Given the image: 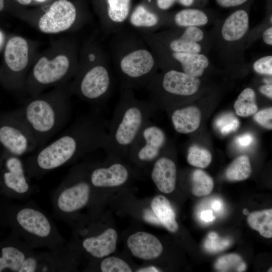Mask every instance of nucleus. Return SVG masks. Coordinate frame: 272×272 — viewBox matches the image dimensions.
Here are the masks:
<instances>
[{
	"instance_id": "nucleus-1",
	"label": "nucleus",
	"mask_w": 272,
	"mask_h": 272,
	"mask_svg": "<svg viewBox=\"0 0 272 272\" xmlns=\"http://www.w3.org/2000/svg\"><path fill=\"white\" fill-rule=\"evenodd\" d=\"M108 122L96 113L79 118L57 138L24 160L29 178H39L89 152L107 149Z\"/></svg>"
},
{
	"instance_id": "nucleus-2",
	"label": "nucleus",
	"mask_w": 272,
	"mask_h": 272,
	"mask_svg": "<svg viewBox=\"0 0 272 272\" xmlns=\"http://www.w3.org/2000/svg\"><path fill=\"white\" fill-rule=\"evenodd\" d=\"M69 88L59 87L45 95L32 96L21 108L38 148L65 127L72 113Z\"/></svg>"
},
{
	"instance_id": "nucleus-3",
	"label": "nucleus",
	"mask_w": 272,
	"mask_h": 272,
	"mask_svg": "<svg viewBox=\"0 0 272 272\" xmlns=\"http://www.w3.org/2000/svg\"><path fill=\"white\" fill-rule=\"evenodd\" d=\"M154 104L137 99L130 89H122L108 125V153L127 156L130 147L154 112Z\"/></svg>"
},
{
	"instance_id": "nucleus-4",
	"label": "nucleus",
	"mask_w": 272,
	"mask_h": 272,
	"mask_svg": "<svg viewBox=\"0 0 272 272\" xmlns=\"http://www.w3.org/2000/svg\"><path fill=\"white\" fill-rule=\"evenodd\" d=\"M124 43L119 45L114 58L121 89L146 87L155 75V55L143 43L131 40Z\"/></svg>"
},
{
	"instance_id": "nucleus-5",
	"label": "nucleus",
	"mask_w": 272,
	"mask_h": 272,
	"mask_svg": "<svg viewBox=\"0 0 272 272\" xmlns=\"http://www.w3.org/2000/svg\"><path fill=\"white\" fill-rule=\"evenodd\" d=\"M22 240L32 247L54 250L64 246V239L51 218L42 210L31 204L17 208L13 216Z\"/></svg>"
},
{
	"instance_id": "nucleus-6",
	"label": "nucleus",
	"mask_w": 272,
	"mask_h": 272,
	"mask_svg": "<svg viewBox=\"0 0 272 272\" xmlns=\"http://www.w3.org/2000/svg\"><path fill=\"white\" fill-rule=\"evenodd\" d=\"M92 187L87 168L79 165L72 169L53 194L56 215L63 220L85 208L90 201Z\"/></svg>"
},
{
	"instance_id": "nucleus-7",
	"label": "nucleus",
	"mask_w": 272,
	"mask_h": 272,
	"mask_svg": "<svg viewBox=\"0 0 272 272\" xmlns=\"http://www.w3.org/2000/svg\"><path fill=\"white\" fill-rule=\"evenodd\" d=\"M75 75L71 92L98 108L104 105L113 87L112 75L108 63H95Z\"/></svg>"
},
{
	"instance_id": "nucleus-8",
	"label": "nucleus",
	"mask_w": 272,
	"mask_h": 272,
	"mask_svg": "<svg viewBox=\"0 0 272 272\" xmlns=\"http://www.w3.org/2000/svg\"><path fill=\"white\" fill-rule=\"evenodd\" d=\"M0 144L9 153L20 157L38 149L37 142L21 108L0 121Z\"/></svg>"
},
{
	"instance_id": "nucleus-9",
	"label": "nucleus",
	"mask_w": 272,
	"mask_h": 272,
	"mask_svg": "<svg viewBox=\"0 0 272 272\" xmlns=\"http://www.w3.org/2000/svg\"><path fill=\"white\" fill-rule=\"evenodd\" d=\"M74 73L76 74L65 55H57L51 60L42 57L35 64L31 74L26 80L25 87L31 96H35L42 89L59 83Z\"/></svg>"
},
{
	"instance_id": "nucleus-10",
	"label": "nucleus",
	"mask_w": 272,
	"mask_h": 272,
	"mask_svg": "<svg viewBox=\"0 0 272 272\" xmlns=\"http://www.w3.org/2000/svg\"><path fill=\"white\" fill-rule=\"evenodd\" d=\"M200 85L198 78L183 72L170 70L161 76L155 75L146 88L151 97L162 93L181 97L194 94L198 91Z\"/></svg>"
},
{
	"instance_id": "nucleus-11",
	"label": "nucleus",
	"mask_w": 272,
	"mask_h": 272,
	"mask_svg": "<svg viewBox=\"0 0 272 272\" xmlns=\"http://www.w3.org/2000/svg\"><path fill=\"white\" fill-rule=\"evenodd\" d=\"M166 142V137L164 131L150 120L131 144L127 156L139 164L153 162L159 156Z\"/></svg>"
},
{
	"instance_id": "nucleus-12",
	"label": "nucleus",
	"mask_w": 272,
	"mask_h": 272,
	"mask_svg": "<svg viewBox=\"0 0 272 272\" xmlns=\"http://www.w3.org/2000/svg\"><path fill=\"white\" fill-rule=\"evenodd\" d=\"M75 6L68 0H57L40 18V30L45 33H57L69 29L75 23Z\"/></svg>"
},
{
	"instance_id": "nucleus-13",
	"label": "nucleus",
	"mask_w": 272,
	"mask_h": 272,
	"mask_svg": "<svg viewBox=\"0 0 272 272\" xmlns=\"http://www.w3.org/2000/svg\"><path fill=\"white\" fill-rule=\"evenodd\" d=\"M2 179L5 187L19 197L26 198L32 192L24 161L6 151Z\"/></svg>"
},
{
	"instance_id": "nucleus-14",
	"label": "nucleus",
	"mask_w": 272,
	"mask_h": 272,
	"mask_svg": "<svg viewBox=\"0 0 272 272\" xmlns=\"http://www.w3.org/2000/svg\"><path fill=\"white\" fill-rule=\"evenodd\" d=\"M69 254L64 246L48 251L33 252L27 257L20 272L64 271L69 270Z\"/></svg>"
},
{
	"instance_id": "nucleus-15",
	"label": "nucleus",
	"mask_w": 272,
	"mask_h": 272,
	"mask_svg": "<svg viewBox=\"0 0 272 272\" xmlns=\"http://www.w3.org/2000/svg\"><path fill=\"white\" fill-rule=\"evenodd\" d=\"M88 173L92 186L96 188L121 186L128 181L130 175L126 166L116 161L108 165L95 167Z\"/></svg>"
},
{
	"instance_id": "nucleus-16",
	"label": "nucleus",
	"mask_w": 272,
	"mask_h": 272,
	"mask_svg": "<svg viewBox=\"0 0 272 272\" xmlns=\"http://www.w3.org/2000/svg\"><path fill=\"white\" fill-rule=\"evenodd\" d=\"M5 62L13 72L18 74L22 86L25 84L23 73L29 61V47L27 41L20 36H15L8 41L4 53Z\"/></svg>"
},
{
	"instance_id": "nucleus-17",
	"label": "nucleus",
	"mask_w": 272,
	"mask_h": 272,
	"mask_svg": "<svg viewBox=\"0 0 272 272\" xmlns=\"http://www.w3.org/2000/svg\"><path fill=\"white\" fill-rule=\"evenodd\" d=\"M127 245L131 254L144 260H152L162 253L163 247L160 240L153 234L140 231L130 235Z\"/></svg>"
},
{
	"instance_id": "nucleus-18",
	"label": "nucleus",
	"mask_w": 272,
	"mask_h": 272,
	"mask_svg": "<svg viewBox=\"0 0 272 272\" xmlns=\"http://www.w3.org/2000/svg\"><path fill=\"white\" fill-rule=\"evenodd\" d=\"M151 178L162 192L169 193L175 189L177 180V169L173 160L165 156L158 157L151 171Z\"/></svg>"
},
{
	"instance_id": "nucleus-19",
	"label": "nucleus",
	"mask_w": 272,
	"mask_h": 272,
	"mask_svg": "<svg viewBox=\"0 0 272 272\" xmlns=\"http://www.w3.org/2000/svg\"><path fill=\"white\" fill-rule=\"evenodd\" d=\"M117 238L116 230L110 228L100 234L83 238L81 244L86 252L95 258H101L115 251Z\"/></svg>"
},
{
	"instance_id": "nucleus-20",
	"label": "nucleus",
	"mask_w": 272,
	"mask_h": 272,
	"mask_svg": "<svg viewBox=\"0 0 272 272\" xmlns=\"http://www.w3.org/2000/svg\"><path fill=\"white\" fill-rule=\"evenodd\" d=\"M33 250L22 240L16 245L3 247L0 255V272L6 269L20 272L25 260L34 252Z\"/></svg>"
},
{
	"instance_id": "nucleus-21",
	"label": "nucleus",
	"mask_w": 272,
	"mask_h": 272,
	"mask_svg": "<svg viewBox=\"0 0 272 272\" xmlns=\"http://www.w3.org/2000/svg\"><path fill=\"white\" fill-rule=\"evenodd\" d=\"M201 115L195 106L177 108L173 110L171 119L175 129L179 133L187 134L196 130L199 126Z\"/></svg>"
},
{
	"instance_id": "nucleus-22",
	"label": "nucleus",
	"mask_w": 272,
	"mask_h": 272,
	"mask_svg": "<svg viewBox=\"0 0 272 272\" xmlns=\"http://www.w3.org/2000/svg\"><path fill=\"white\" fill-rule=\"evenodd\" d=\"M203 38L201 29L194 26L186 27L179 37L169 42L168 47L172 52L200 53L201 47L198 42Z\"/></svg>"
},
{
	"instance_id": "nucleus-23",
	"label": "nucleus",
	"mask_w": 272,
	"mask_h": 272,
	"mask_svg": "<svg viewBox=\"0 0 272 272\" xmlns=\"http://www.w3.org/2000/svg\"><path fill=\"white\" fill-rule=\"evenodd\" d=\"M249 26L247 13L243 10H237L231 14L224 23L221 33L227 41H235L241 39L247 33Z\"/></svg>"
},
{
	"instance_id": "nucleus-24",
	"label": "nucleus",
	"mask_w": 272,
	"mask_h": 272,
	"mask_svg": "<svg viewBox=\"0 0 272 272\" xmlns=\"http://www.w3.org/2000/svg\"><path fill=\"white\" fill-rule=\"evenodd\" d=\"M171 56L180 64L184 73L194 77L202 76L209 65L208 57L199 53L172 52Z\"/></svg>"
},
{
	"instance_id": "nucleus-25",
	"label": "nucleus",
	"mask_w": 272,
	"mask_h": 272,
	"mask_svg": "<svg viewBox=\"0 0 272 272\" xmlns=\"http://www.w3.org/2000/svg\"><path fill=\"white\" fill-rule=\"evenodd\" d=\"M151 210L161 224L171 232L178 229L175 214L168 199L163 195L154 197L151 202Z\"/></svg>"
},
{
	"instance_id": "nucleus-26",
	"label": "nucleus",
	"mask_w": 272,
	"mask_h": 272,
	"mask_svg": "<svg viewBox=\"0 0 272 272\" xmlns=\"http://www.w3.org/2000/svg\"><path fill=\"white\" fill-rule=\"evenodd\" d=\"M131 0H106L107 28L116 29L123 23L129 15Z\"/></svg>"
},
{
	"instance_id": "nucleus-27",
	"label": "nucleus",
	"mask_w": 272,
	"mask_h": 272,
	"mask_svg": "<svg viewBox=\"0 0 272 272\" xmlns=\"http://www.w3.org/2000/svg\"><path fill=\"white\" fill-rule=\"evenodd\" d=\"M131 26L144 30H150L159 23L158 16L143 5H139L134 9L129 17Z\"/></svg>"
},
{
	"instance_id": "nucleus-28",
	"label": "nucleus",
	"mask_w": 272,
	"mask_h": 272,
	"mask_svg": "<svg viewBox=\"0 0 272 272\" xmlns=\"http://www.w3.org/2000/svg\"><path fill=\"white\" fill-rule=\"evenodd\" d=\"M247 222L250 227L258 231L262 236L267 238L272 237L271 209L251 213L248 215Z\"/></svg>"
},
{
	"instance_id": "nucleus-29",
	"label": "nucleus",
	"mask_w": 272,
	"mask_h": 272,
	"mask_svg": "<svg viewBox=\"0 0 272 272\" xmlns=\"http://www.w3.org/2000/svg\"><path fill=\"white\" fill-rule=\"evenodd\" d=\"M174 21L177 26L186 28L205 25L208 22V18L206 13L200 10L187 9L177 13Z\"/></svg>"
},
{
	"instance_id": "nucleus-30",
	"label": "nucleus",
	"mask_w": 272,
	"mask_h": 272,
	"mask_svg": "<svg viewBox=\"0 0 272 272\" xmlns=\"http://www.w3.org/2000/svg\"><path fill=\"white\" fill-rule=\"evenodd\" d=\"M234 107L236 114L240 116L247 117L255 113L258 107L254 90L250 88L243 90L235 102Z\"/></svg>"
},
{
	"instance_id": "nucleus-31",
	"label": "nucleus",
	"mask_w": 272,
	"mask_h": 272,
	"mask_svg": "<svg viewBox=\"0 0 272 272\" xmlns=\"http://www.w3.org/2000/svg\"><path fill=\"white\" fill-rule=\"evenodd\" d=\"M252 169L249 158L242 155L236 158L227 168L225 175L231 181H241L248 178Z\"/></svg>"
},
{
	"instance_id": "nucleus-32",
	"label": "nucleus",
	"mask_w": 272,
	"mask_h": 272,
	"mask_svg": "<svg viewBox=\"0 0 272 272\" xmlns=\"http://www.w3.org/2000/svg\"><path fill=\"white\" fill-rule=\"evenodd\" d=\"M192 192L197 196H206L212 191L214 181L211 176L203 170H194L191 176Z\"/></svg>"
},
{
	"instance_id": "nucleus-33",
	"label": "nucleus",
	"mask_w": 272,
	"mask_h": 272,
	"mask_svg": "<svg viewBox=\"0 0 272 272\" xmlns=\"http://www.w3.org/2000/svg\"><path fill=\"white\" fill-rule=\"evenodd\" d=\"M218 271H244L246 265L241 256L235 253L225 255L220 257L214 264Z\"/></svg>"
},
{
	"instance_id": "nucleus-34",
	"label": "nucleus",
	"mask_w": 272,
	"mask_h": 272,
	"mask_svg": "<svg viewBox=\"0 0 272 272\" xmlns=\"http://www.w3.org/2000/svg\"><path fill=\"white\" fill-rule=\"evenodd\" d=\"M212 160V154L206 149L193 145L188 150L187 161L192 166L204 168L210 165Z\"/></svg>"
},
{
	"instance_id": "nucleus-35",
	"label": "nucleus",
	"mask_w": 272,
	"mask_h": 272,
	"mask_svg": "<svg viewBox=\"0 0 272 272\" xmlns=\"http://www.w3.org/2000/svg\"><path fill=\"white\" fill-rule=\"evenodd\" d=\"M232 241L228 238H221L215 232L210 233L204 242L206 250L211 253H216L228 248Z\"/></svg>"
},
{
	"instance_id": "nucleus-36",
	"label": "nucleus",
	"mask_w": 272,
	"mask_h": 272,
	"mask_svg": "<svg viewBox=\"0 0 272 272\" xmlns=\"http://www.w3.org/2000/svg\"><path fill=\"white\" fill-rule=\"evenodd\" d=\"M102 272H131L132 269L128 263L117 257L111 256L104 259L100 263Z\"/></svg>"
},
{
	"instance_id": "nucleus-37",
	"label": "nucleus",
	"mask_w": 272,
	"mask_h": 272,
	"mask_svg": "<svg viewBox=\"0 0 272 272\" xmlns=\"http://www.w3.org/2000/svg\"><path fill=\"white\" fill-rule=\"evenodd\" d=\"M215 124L222 134H227L238 128L239 122L234 115L227 113L220 116L216 120Z\"/></svg>"
},
{
	"instance_id": "nucleus-38",
	"label": "nucleus",
	"mask_w": 272,
	"mask_h": 272,
	"mask_svg": "<svg viewBox=\"0 0 272 272\" xmlns=\"http://www.w3.org/2000/svg\"><path fill=\"white\" fill-rule=\"evenodd\" d=\"M253 68L258 74L271 75L272 56H265L258 59L254 62Z\"/></svg>"
},
{
	"instance_id": "nucleus-39",
	"label": "nucleus",
	"mask_w": 272,
	"mask_h": 272,
	"mask_svg": "<svg viewBox=\"0 0 272 272\" xmlns=\"http://www.w3.org/2000/svg\"><path fill=\"white\" fill-rule=\"evenodd\" d=\"M254 119L261 126L268 129H271V107L265 108L256 112L254 116Z\"/></svg>"
},
{
	"instance_id": "nucleus-40",
	"label": "nucleus",
	"mask_w": 272,
	"mask_h": 272,
	"mask_svg": "<svg viewBox=\"0 0 272 272\" xmlns=\"http://www.w3.org/2000/svg\"><path fill=\"white\" fill-rule=\"evenodd\" d=\"M253 137L250 133H247L237 137L235 140L237 145L244 148L249 147L253 142Z\"/></svg>"
},
{
	"instance_id": "nucleus-41",
	"label": "nucleus",
	"mask_w": 272,
	"mask_h": 272,
	"mask_svg": "<svg viewBox=\"0 0 272 272\" xmlns=\"http://www.w3.org/2000/svg\"><path fill=\"white\" fill-rule=\"evenodd\" d=\"M218 4L223 8H229L241 5L248 0H216Z\"/></svg>"
},
{
	"instance_id": "nucleus-42",
	"label": "nucleus",
	"mask_w": 272,
	"mask_h": 272,
	"mask_svg": "<svg viewBox=\"0 0 272 272\" xmlns=\"http://www.w3.org/2000/svg\"><path fill=\"white\" fill-rule=\"evenodd\" d=\"M144 219L148 222L154 224H161L159 221L151 210H147L144 214Z\"/></svg>"
},
{
	"instance_id": "nucleus-43",
	"label": "nucleus",
	"mask_w": 272,
	"mask_h": 272,
	"mask_svg": "<svg viewBox=\"0 0 272 272\" xmlns=\"http://www.w3.org/2000/svg\"><path fill=\"white\" fill-rule=\"evenodd\" d=\"M175 0H156L158 7L162 10L169 9L174 4Z\"/></svg>"
},
{
	"instance_id": "nucleus-44",
	"label": "nucleus",
	"mask_w": 272,
	"mask_h": 272,
	"mask_svg": "<svg viewBox=\"0 0 272 272\" xmlns=\"http://www.w3.org/2000/svg\"><path fill=\"white\" fill-rule=\"evenodd\" d=\"M200 218L202 221L206 222H212L215 219L213 211L210 210L202 211L200 214Z\"/></svg>"
},
{
	"instance_id": "nucleus-45",
	"label": "nucleus",
	"mask_w": 272,
	"mask_h": 272,
	"mask_svg": "<svg viewBox=\"0 0 272 272\" xmlns=\"http://www.w3.org/2000/svg\"><path fill=\"white\" fill-rule=\"evenodd\" d=\"M264 42L268 45H272V27L266 29L262 34Z\"/></svg>"
},
{
	"instance_id": "nucleus-46",
	"label": "nucleus",
	"mask_w": 272,
	"mask_h": 272,
	"mask_svg": "<svg viewBox=\"0 0 272 272\" xmlns=\"http://www.w3.org/2000/svg\"><path fill=\"white\" fill-rule=\"evenodd\" d=\"M259 91L261 93L271 99L272 98V86L269 84H266L260 86Z\"/></svg>"
},
{
	"instance_id": "nucleus-47",
	"label": "nucleus",
	"mask_w": 272,
	"mask_h": 272,
	"mask_svg": "<svg viewBox=\"0 0 272 272\" xmlns=\"http://www.w3.org/2000/svg\"><path fill=\"white\" fill-rule=\"evenodd\" d=\"M137 272H158L160 270L154 266H148L141 268L137 270Z\"/></svg>"
},
{
	"instance_id": "nucleus-48",
	"label": "nucleus",
	"mask_w": 272,
	"mask_h": 272,
	"mask_svg": "<svg viewBox=\"0 0 272 272\" xmlns=\"http://www.w3.org/2000/svg\"><path fill=\"white\" fill-rule=\"evenodd\" d=\"M212 207L215 211H220L222 209L223 203L221 200H215L212 202Z\"/></svg>"
},
{
	"instance_id": "nucleus-49",
	"label": "nucleus",
	"mask_w": 272,
	"mask_h": 272,
	"mask_svg": "<svg viewBox=\"0 0 272 272\" xmlns=\"http://www.w3.org/2000/svg\"><path fill=\"white\" fill-rule=\"evenodd\" d=\"M178 2L184 6H190L193 3L194 0H177Z\"/></svg>"
},
{
	"instance_id": "nucleus-50",
	"label": "nucleus",
	"mask_w": 272,
	"mask_h": 272,
	"mask_svg": "<svg viewBox=\"0 0 272 272\" xmlns=\"http://www.w3.org/2000/svg\"><path fill=\"white\" fill-rule=\"evenodd\" d=\"M20 4L24 5H27L30 3L31 0H16Z\"/></svg>"
},
{
	"instance_id": "nucleus-51",
	"label": "nucleus",
	"mask_w": 272,
	"mask_h": 272,
	"mask_svg": "<svg viewBox=\"0 0 272 272\" xmlns=\"http://www.w3.org/2000/svg\"><path fill=\"white\" fill-rule=\"evenodd\" d=\"M4 40V37L3 33L0 31V48L2 47Z\"/></svg>"
},
{
	"instance_id": "nucleus-52",
	"label": "nucleus",
	"mask_w": 272,
	"mask_h": 272,
	"mask_svg": "<svg viewBox=\"0 0 272 272\" xmlns=\"http://www.w3.org/2000/svg\"><path fill=\"white\" fill-rule=\"evenodd\" d=\"M4 7V0H0V11L3 9Z\"/></svg>"
},
{
	"instance_id": "nucleus-53",
	"label": "nucleus",
	"mask_w": 272,
	"mask_h": 272,
	"mask_svg": "<svg viewBox=\"0 0 272 272\" xmlns=\"http://www.w3.org/2000/svg\"><path fill=\"white\" fill-rule=\"evenodd\" d=\"M243 213L244 215H248L249 214L248 210L246 209H244Z\"/></svg>"
},
{
	"instance_id": "nucleus-54",
	"label": "nucleus",
	"mask_w": 272,
	"mask_h": 272,
	"mask_svg": "<svg viewBox=\"0 0 272 272\" xmlns=\"http://www.w3.org/2000/svg\"><path fill=\"white\" fill-rule=\"evenodd\" d=\"M35 1L39 2H43L45 1L46 0H35Z\"/></svg>"
}]
</instances>
